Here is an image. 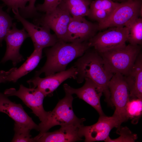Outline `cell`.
Here are the masks:
<instances>
[{
	"mask_svg": "<svg viewBox=\"0 0 142 142\" xmlns=\"http://www.w3.org/2000/svg\"><path fill=\"white\" fill-rule=\"evenodd\" d=\"M1 0L2 1L3 0Z\"/></svg>",
	"mask_w": 142,
	"mask_h": 142,
	"instance_id": "33",
	"label": "cell"
},
{
	"mask_svg": "<svg viewBox=\"0 0 142 142\" xmlns=\"http://www.w3.org/2000/svg\"><path fill=\"white\" fill-rule=\"evenodd\" d=\"M122 123L113 115L111 116L105 115L100 116L95 124L82 126L80 129V133L82 137H84L86 142L104 141L109 136L111 130L114 128L119 127Z\"/></svg>",
	"mask_w": 142,
	"mask_h": 142,
	"instance_id": "11",
	"label": "cell"
},
{
	"mask_svg": "<svg viewBox=\"0 0 142 142\" xmlns=\"http://www.w3.org/2000/svg\"><path fill=\"white\" fill-rule=\"evenodd\" d=\"M3 5L0 4V45L13 24V19L7 12L3 11Z\"/></svg>",
	"mask_w": 142,
	"mask_h": 142,
	"instance_id": "23",
	"label": "cell"
},
{
	"mask_svg": "<svg viewBox=\"0 0 142 142\" xmlns=\"http://www.w3.org/2000/svg\"><path fill=\"white\" fill-rule=\"evenodd\" d=\"M99 31L98 24L84 17H72L68 26L66 42L82 43L88 41Z\"/></svg>",
	"mask_w": 142,
	"mask_h": 142,
	"instance_id": "12",
	"label": "cell"
},
{
	"mask_svg": "<svg viewBox=\"0 0 142 142\" xmlns=\"http://www.w3.org/2000/svg\"><path fill=\"white\" fill-rule=\"evenodd\" d=\"M89 49L74 63L78 72L76 80L79 83L85 78L92 80L102 90L105 101L111 105L108 85L113 74L106 69L99 53Z\"/></svg>",
	"mask_w": 142,
	"mask_h": 142,
	"instance_id": "1",
	"label": "cell"
},
{
	"mask_svg": "<svg viewBox=\"0 0 142 142\" xmlns=\"http://www.w3.org/2000/svg\"><path fill=\"white\" fill-rule=\"evenodd\" d=\"M96 34L88 42L91 47L99 53L119 47L126 44L129 31L125 26L109 27Z\"/></svg>",
	"mask_w": 142,
	"mask_h": 142,
	"instance_id": "5",
	"label": "cell"
},
{
	"mask_svg": "<svg viewBox=\"0 0 142 142\" xmlns=\"http://www.w3.org/2000/svg\"><path fill=\"white\" fill-rule=\"evenodd\" d=\"M7 97L0 92V112L7 114L15 123L31 130L34 129L39 131L38 125L28 115L21 105L12 102Z\"/></svg>",
	"mask_w": 142,
	"mask_h": 142,
	"instance_id": "16",
	"label": "cell"
},
{
	"mask_svg": "<svg viewBox=\"0 0 142 142\" xmlns=\"http://www.w3.org/2000/svg\"><path fill=\"white\" fill-rule=\"evenodd\" d=\"M3 83V82L0 76V83Z\"/></svg>",
	"mask_w": 142,
	"mask_h": 142,
	"instance_id": "32",
	"label": "cell"
},
{
	"mask_svg": "<svg viewBox=\"0 0 142 142\" xmlns=\"http://www.w3.org/2000/svg\"><path fill=\"white\" fill-rule=\"evenodd\" d=\"M123 76L129 89L130 97L142 99V55L141 52L137 56L129 72Z\"/></svg>",
	"mask_w": 142,
	"mask_h": 142,
	"instance_id": "19",
	"label": "cell"
},
{
	"mask_svg": "<svg viewBox=\"0 0 142 142\" xmlns=\"http://www.w3.org/2000/svg\"><path fill=\"white\" fill-rule=\"evenodd\" d=\"M142 111V99L130 97L125 108L127 120L131 119L132 123L135 124L141 116Z\"/></svg>",
	"mask_w": 142,
	"mask_h": 142,
	"instance_id": "22",
	"label": "cell"
},
{
	"mask_svg": "<svg viewBox=\"0 0 142 142\" xmlns=\"http://www.w3.org/2000/svg\"><path fill=\"white\" fill-rule=\"evenodd\" d=\"M112 105L115 108L113 114L122 123L126 121L125 108L130 98L128 86L123 76L119 73L114 74L108 85Z\"/></svg>",
	"mask_w": 142,
	"mask_h": 142,
	"instance_id": "8",
	"label": "cell"
},
{
	"mask_svg": "<svg viewBox=\"0 0 142 142\" xmlns=\"http://www.w3.org/2000/svg\"><path fill=\"white\" fill-rule=\"evenodd\" d=\"M29 36L24 28L19 29L16 23L13 25L6 36L4 40L7 45L5 54L1 62L4 63L10 60L14 66L24 60L19 52L21 46L25 40Z\"/></svg>",
	"mask_w": 142,
	"mask_h": 142,
	"instance_id": "15",
	"label": "cell"
},
{
	"mask_svg": "<svg viewBox=\"0 0 142 142\" xmlns=\"http://www.w3.org/2000/svg\"><path fill=\"white\" fill-rule=\"evenodd\" d=\"M141 51V45L129 44L99 54L109 72L124 76L130 70Z\"/></svg>",
	"mask_w": 142,
	"mask_h": 142,
	"instance_id": "3",
	"label": "cell"
},
{
	"mask_svg": "<svg viewBox=\"0 0 142 142\" xmlns=\"http://www.w3.org/2000/svg\"><path fill=\"white\" fill-rule=\"evenodd\" d=\"M72 17L67 9L60 3L55 10L35 19L34 22L52 30L59 40L66 42L68 28Z\"/></svg>",
	"mask_w": 142,
	"mask_h": 142,
	"instance_id": "7",
	"label": "cell"
},
{
	"mask_svg": "<svg viewBox=\"0 0 142 142\" xmlns=\"http://www.w3.org/2000/svg\"><path fill=\"white\" fill-rule=\"evenodd\" d=\"M118 127L116 133L120 136L118 138L111 139L109 136L104 141L106 142H134L137 139V135L133 133L127 127Z\"/></svg>",
	"mask_w": 142,
	"mask_h": 142,
	"instance_id": "24",
	"label": "cell"
},
{
	"mask_svg": "<svg viewBox=\"0 0 142 142\" xmlns=\"http://www.w3.org/2000/svg\"><path fill=\"white\" fill-rule=\"evenodd\" d=\"M125 26L129 31L128 41L129 44L140 45L142 43V19L137 18L127 23Z\"/></svg>",
	"mask_w": 142,
	"mask_h": 142,
	"instance_id": "21",
	"label": "cell"
},
{
	"mask_svg": "<svg viewBox=\"0 0 142 142\" xmlns=\"http://www.w3.org/2000/svg\"><path fill=\"white\" fill-rule=\"evenodd\" d=\"M36 0H30L28 6L23 9L19 10L20 15L24 18H30L37 16L38 14L35 6Z\"/></svg>",
	"mask_w": 142,
	"mask_h": 142,
	"instance_id": "29",
	"label": "cell"
},
{
	"mask_svg": "<svg viewBox=\"0 0 142 142\" xmlns=\"http://www.w3.org/2000/svg\"><path fill=\"white\" fill-rule=\"evenodd\" d=\"M78 74L77 69L74 66L66 70L60 72L41 78L39 76L34 77L27 81L32 88H38L45 96L52 94L59 86L68 78L76 79Z\"/></svg>",
	"mask_w": 142,
	"mask_h": 142,
	"instance_id": "13",
	"label": "cell"
},
{
	"mask_svg": "<svg viewBox=\"0 0 142 142\" xmlns=\"http://www.w3.org/2000/svg\"><path fill=\"white\" fill-rule=\"evenodd\" d=\"M65 42L58 40L52 47L45 51L46 61L35 76L42 73L46 76L65 70L68 64L74 59L81 57L91 47L88 41L82 43Z\"/></svg>",
	"mask_w": 142,
	"mask_h": 142,
	"instance_id": "2",
	"label": "cell"
},
{
	"mask_svg": "<svg viewBox=\"0 0 142 142\" xmlns=\"http://www.w3.org/2000/svg\"><path fill=\"white\" fill-rule=\"evenodd\" d=\"M119 4L114 2L113 0H95L92 1L90 5V9L104 10L110 15Z\"/></svg>",
	"mask_w": 142,
	"mask_h": 142,
	"instance_id": "26",
	"label": "cell"
},
{
	"mask_svg": "<svg viewBox=\"0 0 142 142\" xmlns=\"http://www.w3.org/2000/svg\"><path fill=\"white\" fill-rule=\"evenodd\" d=\"M141 0H133L119 3L108 18L98 23L99 30L112 27H123L141 14Z\"/></svg>",
	"mask_w": 142,
	"mask_h": 142,
	"instance_id": "6",
	"label": "cell"
},
{
	"mask_svg": "<svg viewBox=\"0 0 142 142\" xmlns=\"http://www.w3.org/2000/svg\"><path fill=\"white\" fill-rule=\"evenodd\" d=\"M63 0H44L43 3L37 5L36 7L37 11L47 13L55 10Z\"/></svg>",
	"mask_w": 142,
	"mask_h": 142,
	"instance_id": "27",
	"label": "cell"
},
{
	"mask_svg": "<svg viewBox=\"0 0 142 142\" xmlns=\"http://www.w3.org/2000/svg\"><path fill=\"white\" fill-rule=\"evenodd\" d=\"M15 134L12 142H34L30 134L31 129L23 125L15 123Z\"/></svg>",
	"mask_w": 142,
	"mask_h": 142,
	"instance_id": "25",
	"label": "cell"
},
{
	"mask_svg": "<svg viewBox=\"0 0 142 142\" xmlns=\"http://www.w3.org/2000/svg\"><path fill=\"white\" fill-rule=\"evenodd\" d=\"M64 98L60 100L53 110L48 112L46 119L39 124L40 133L47 132L53 126L73 125L79 126L84 125V118H79L73 111L72 103L73 99L72 95L65 92Z\"/></svg>",
	"mask_w": 142,
	"mask_h": 142,
	"instance_id": "4",
	"label": "cell"
},
{
	"mask_svg": "<svg viewBox=\"0 0 142 142\" xmlns=\"http://www.w3.org/2000/svg\"><path fill=\"white\" fill-rule=\"evenodd\" d=\"M110 14L106 11L102 9L89 10L88 16L91 19L97 21L98 24L107 19Z\"/></svg>",
	"mask_w": 142,
	"mask_h": 142,
	"instance_id": "28",
	"label": "cell"
},
{
	"mask_svg": "<svg viewBox=\"0 0 142 142\" xmlns=\"http://www.w3.org/2000/svg\"><path fill=\"white\" fill-rule=\"evenodd\" d=\"M84 84L82 87L75 89L67 84L63 85L65 92L71 94H76L81 99L94 108L100 116L105 115L102 110L100 103V98L103 94L100 88L93 81L85 78Z\"/></svg>",
	"mask_w": 142,
	"mask_h": 142,
	"instance_id": "14",
	"label": "cell"
},
{
	"mask_svg": "<svg viewBox=\"0 0 142 142\" xmlns=\"http://www.w3.org/2000/svg\"><path fill=\"white\" fill-rule=\"evenodd\" d=\"M42 49L35 48L31 55L19 67H13L9 71H0V76L3 83L16 82L20 78L33 70L42 58Z\"/></svg>",
	"mask_w": 142,
	"mask_h": 142,
	"instance_id": "18",
	"label": "cell"
},
{
	"mask_svg": "<svg viewBox=\"0 0 142 142\" xmlns=\"http://www.w3.org/2000/svg\"><path fill=\"white\" fill-rule=\"evenodd\" d=\"M114 0L120 2L121 3V2H126V1H128L133 0Z\"/></svg>",
	"mask_w": 142,
	"mask_h": 142,
	"instance_id": "31",
	"label": "cell"
},
{
	"mask_svg": "<svg viewBox=\"0 0 142 142\" xmlns=\"http://www.w3.org/2000/svg\"><path fill=\"white\" fill-rule=\"evenodd\" d=\"M15 18L20 22L32 41L34 49H43L52 46L58 40L55 34H52L50 29L44 26H39L26 20L20 14L19 9H12Z\"/></svg>",
	"mask_w": 142,
	"mask_h": 142,
	"instance_id": "10",
	"label": "cell"
},
{
	"mask_svg": "<svg viewBox=\"0 0 142 142\" xmlns=\"http://www.w3.org/2000/svg\"><path fill=\"white\" fill-rule=\"evenodd\" d=\"M91 0H63L61 3L68 9L72 17L88 15Z\"/></svg>",
	"mask_w": 142,
	"mask_h": 142,
	"instance_id": "20",
	"label": "cell"
},
{
	"mask_svg": "<svg viewBox=\"0 0 142 142\" xmlns=\"http://www.w3.org/2000/svg\"><path fill=\"white\" fill-rule=\"evenodd\" d=\"M30 0H3L2 1L8 7L7 11L9 12L11 9L21 10L26 6L27 3Z\"/></svg>",
	"mask_w": 142,
	"mask_h": 142,
	"instance_id": "30",
	"label": "cell"
},
{
	"mask_svg": "<svg viewBox=\"0 0 142 142\" xmlns=\"http://www.w3.org/2000/svg\"><path fill=\"white\" fill-rule=\"evenodd\" d=\"M82 126L73 125L61 126L59 129L52 132L40 133L33 138V140L34 142H72L79 141L82 140L80 133V129Z\"/></svg>",
	"mask_w": 142,
	"mask_h": 142,
	"instance_id": "17",
	"label": "cell"
},
{
	"mask_svg": "<svg viewBox=\"0 0 142 142\" xmlns=\"http://www.w3.org/2000/svg\"><path fill=\"white\" fill-rule=\"evenodd\" d=\"M4 94L7 97H17L32 110L33 113L38 117L41 123L45 120L48 112L45 111L43 107V100L45 96L38 88H28L21 84L18 90L11 88L6 89Z\"/></svg>",
	"mask_w": 142,
	"mask_h": 142,
	"instance_id": "9",
	"label": "cell"
}]
</instances>
